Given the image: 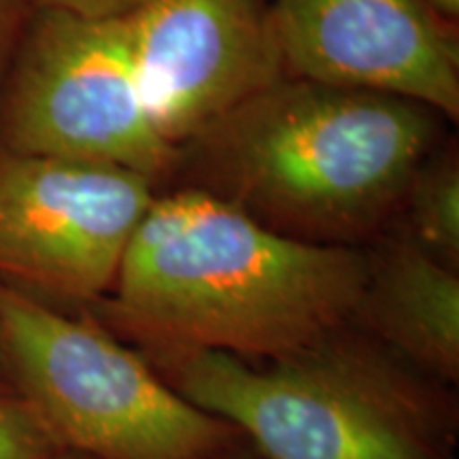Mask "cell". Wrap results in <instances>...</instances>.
Wrapping results in <instances>:
<instances>
[{
  "instance_id": "14",
  "label": "cell",
  "mask_w": 459,
  "mask_h": 459,
  "mask_svg": "<svg viewBox=\"0 0 459 459\" xmlns=\"http://www.w3.org/2000/svg\"><path fill=\"white\" fill-rule=\"evenodd\" d=\"M426 3L440 20H457L459 0H426Z\"/></svg>"
},
{
  "instance_id": "9",
  "label": "cell",
  "mask_w": 459,
  "mask_h": 459,
  "mask_svg": "<svg viewBox=\"0 0 459 459\" xmlns=\"http://www.w3.org/2000/svg\"><path fill=\"white\" fill-rule=\"evenodd\" d=\"M358 317L375 328L402 358L457 381L459 277L417 243L394 245L370 257V274Z\"/></svg>"
},
{
  "instance_id": "11",
  "label": "cell",
  "mask_w": 459,
  "mask_h": 459,
  "mask_svg": "<svg viewBox=\"0 0 459 459\" xmlns=\"http://www.w3.org/2000/svg\"><path fill=\"white\" fill-rule=\"evenodd\" d=\"M62 451L20 395L0 394V459H48Z\"/></svg>"
},
{
  "instance_id": "12",
  "label": "cell",
  "mask_w": 459,
  "mask_h": 459,
  "mask_svg": "<svg viewBox=\"0 0 459 459\" xmlns=\"http://www.w3.org/2000/svg\"><path fill=\"white\" fill-rule=\"evenodd\" d=\"M37 4L34 0H0V91Z\"/></svg>"
},
{
  "instance_id": "5",
  "label": "cell",
  "mask_w": 459,
  "mask_h": 459,
  "mask_svg": "<svg viewBox=\"0 0 459 459\" xmlns=\"http://www.w3.org/2000/svg\"><path fill=\"white\" fill-rule=\"evenodd\" d=\"M0 145L122 166L158 181L179 166L136 77L124 17L37 9L0 91Z\"/></svg>"
},
{
  "instance_id": "1",
  "label": "cell",
  "mask_w": 459,
  "mask_h": 459,
  "mask_svg": "<svg viewBox=\"0 0 459 459\" xmlns=\"http://www.w3.org/2000/svg\"><path fill=\"white\" fill-rule=\"evenodd\" d=\"M370 255L264 226L203 187L153 198L111 290V315L152 353L279 359L358 317Z\"/></svg>"
},
{
  "instance_id": "6",
  "label": "cell",
  "mask_w": 459,
  "mask_h": 459,
  "mask_svg": "<svg viewBox=\"0 0 459 459\" xmlns=\"http://www.w3.org/2000/svg\"><path fill=\"white\" fill-rule=\"evenodd\" d=\"M153 181L122 166L0 145V279L30 294H107Z\"/></svg>"
},
{
  "instance_id": "4",
  "label": "cell",
  "mask_w": 459,
  "mask_h": 459,
  "mask_svg": "<svg viewBox=\"0 0 459 459\" xmlns=\"http://www.w3.org/2000/svg\"><path fill=\"white\" fill-rule=\"evenodd\" d=\"M0 351L62 451L96 459H211L237 429L187 402L139 353L0 279Z\"/></svg>"
},
{
  "instance_id": "2",
  "label": "cell",
  "mask_w": 459,
  "mask_h": 459,
  "mask_svg": "<svg viewBox=\"0 0 459 459\" xmlns=\"http://www.w3.org/2000/svg\"><path fill=\"white\" fill-rule=\"evenodd\" d=\"M432 108L400 96L283 77L179 149L217 196L264 226L347 245L404 198L436 132Z\"/></svg>"
},
{
  "instance_id": "16",
  "label": "cell",
  "mask_w": 459,
  "mask_h": 459,
  "mask_svg": "<svg viewBox=\"0 0 459 459\" xmlns=\"http://www.w3.org/2000/svg\"><path fill=\"white\" fill-rule=\"evenodd\" d=\"M211 459H240V457H220V455H215V457H211Z\"/></svg>"
},
{
  "instance_id": "3",
  "label": "cell",
  "mask_w": 459,
  "mask_h": 459,
  "mask_svg": "<svg viewBox=\"0 0 459 459\" xmlns=\"http://www.w3.org/2000/svg\"><path fill=\"white\" fill-rule=\"evenodd\" d=\"M153 355L170 387L268 459H434L415 383L341 332L264 366L220 351Z\"/></svg>"
},
{
  "instance_id": "7",
  "label": "cell",
  "mask_w": 459,
  "mask_h": 459,
  "mask_svg": "<svg viewBox=\"0 0 459 459\" xmlns=\"http://www.w3.org/2000/svg\"><path fill=\"white\" fill-rule=\"evenodd\" d=\"M124 22L149 115L175 149L285 74L271 0H145Z\"/></svg>"
},
{
  "instance_id": "13",
  "label": "cell",
  "mask_w": 459,
  "mask_h": 459,
  "mask_svg": "<svg viewBox=\"0 0 459 459\" xmlns=\"http://www.w3.org/2000/svg\"><path fill=\"white\" fill-rule=\"evenodd\" d=\"M145 0H34L37 9H54L65 13L91 17V20H111L126 17L139 9Z\"/></svg>"
},
{
  "instance_id": "10",
  "label": "cell",
  "mask_w": 459,
  "mask_h": 459,
  "mask_svg": "<svg viewBox=\"0 0 459 459\" xmlns=\"http://www.w3.org/2000/svg\"><path fill=\"white\" fill-rule=\"evenodd\" d=\"M411 220L417 245L440 262L457 268L459 260V166L445 156L423 162L409 183Z\"/></svg>"
},
{
  "instance_id": "8",
  "label": "cell",
  "mask_w": 459,
  "mask_h": 459,
  "mask_svg": "<svg viewBox=\"0 0 459 459\" xmlns=\"http://www.w3.org/2000/svg\"><path fill=\"white\" fill-rule=\"evenodd\" d=\"M285 74L457 119L459 51L426 0H271Z\"/></svg>"
},
{
  "instance_id": "15",
  "label": "cell",
  "mask_w": 459,
  "mask_h": 459,
  "mask_svg": "<svg viewBox=\"0 0 459 459\" xmlns=\"http://www.w3.org/2000/svg\"><path fill=\"white\" fill-rule=\"evenodd\" d=\"M48 459H96V457L83 455V453H74V451H66V453L57 451L56 455H51V457H48Z\"/></svg>"
}]
</instances>
